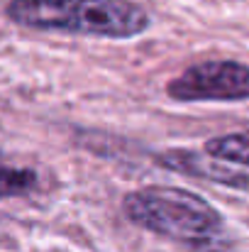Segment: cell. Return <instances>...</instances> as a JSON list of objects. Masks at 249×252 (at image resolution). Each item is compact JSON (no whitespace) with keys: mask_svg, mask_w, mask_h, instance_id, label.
<instances>
[{"mask_svg":"<svg viewBox=\"0 0 249 252\" xmlns=\"http://www.w3.org/2000/svg\"><path fill=\"white\" fill-rule=\"evenodd\" d=\"M37 186H39V176L32 169L0 164V201L15 198V196H27Z\"/></svg>","mask_w":249,"mask_h":252,"instance_id":"obj_6","label":"cell"},{"mask_svg":"<svg viewBox=\"0 0 249 252\" xmlns=\"http://www.w3.org/2000/svg\"><path fill=\"white\" fill-rule=\"evenodd\" d=\"M166 95L178 103L249 100V66L227 59L193 64L166 84Z\"/></svg>","mask_w":249,"mask_h":252,"instance_id":"obj_3","label":"cell"},{"mask_svg":"<svg viewBox=\"0 0 249 252\" xmlns=\"http://www.w3.org/2000/svg\"><path fill=\"white\" fill-rule=\"evenodd\" d=\"M154 162L159 167L183 174V176H193L200 181H210V184H220L227 189H237V191H247L249 189V174L242 169H235L232 164H225L205 152H195V150H164L154 157Z\"/></svg>","mask_w":249,"mask_h":252,"instance_id":"obj_4","label":"cell"},{"mask_svg":"<svg viewBox=\"0 0 249 252\" xmlns=\"http://www.w3.org/2000/svg\"><path fill=\"white\" fill-rule=\"evenodd\" d=\"M127 220L186 252H232L235 243L222 213L203 196L181 186H142L125 196Z\"/></svg>","mask_w":249,"mask_h":252,"instance_id":"obj_1","label":"cell"},{"mask_svg":"<svg viewBox=\"0 0 249 252\" xmlns=\"http://www.w3.org/2000/svg\"><path fill=\"white\" fill-rule=\"evenodd\" d=\"M5 15L20 27L98 39H132L152 25L132 0H10Z\"/></svg>","mask_w":249,"mask_h":252,"instance_id":"obj_2","label":"cell"},{"mask_svg":"<svg viewBox=\"0 0 249 252\" xmlns=\"http://www.w3.org/2000/svg\"><path fill=\"white\" fill-rule=\"evenodd\" d=\"M205 155L222 159V162H235L249 167V132H232V135H220L205 142Z\"/></svg>","mask_w":249,"mask_h":252,"instance_id":"obj_5","label":"cell"}]
</instances>
